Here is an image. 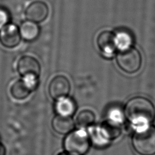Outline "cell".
I'll use <instances>...</instances> for the list:
<instances>
[{
  "mask_svg": "<svg viewBox=\"0 0 155 155\" xmlns=\"http://www.w3.org/2000/svg\"><path fill=\"white\" fill-rule=\"evenodd\" d=\"M37 83L38 79L36 78H23L22 79L16 81L12 85L11 94L16 99H24L35 89Z\"/></svg>",
  "mask_w": 155,
  "mask_h": 155,
  "instance_id": "5b68a950",
  "label": "cell"
},
{
  "mask_svg": "<svg viewBox=\"0 0 155 155\" xmlns=\"http://www.w3.org/2000/svg\"><path fill=\"white\" fill-rule=\"evenodd\" d=\"M5 152L4 146L0 142V155H5Z\"/></svg>",
  "mask_w": 155,
  "mask_h": 155,
  "instance_id": "ffe728a7",
  "label": "cell"
},
{
  "mask_svg": "<svg viewBox=\"0 0 155 155\" xmlns=\"http://www.w3.org/2000/svg\"><path fill=\"white\" fill-rule=\"evenodd\" d=\"M70 90V83L68 79L62 75H58L53 78L48 86L50 96L56 100L66 97Z\"/></svg>",
  "mask_w": 155,
  "mask_h": 155,
  "instance_id": "52a82bcc",
  "label": "cell"
},
{
  "mask_svg": "<svg viewBox=\"0 0 155 155\" xmlns=\"http://www.w3.org/2000/svg\"><path fill=\"white\" fill-rule=\"evenodd\" d=\"M116 35V44L118 48L123 50L130 47L131 43V38L126 31H119Z\"/></svg>",
  "mask_w": 155,
  "mask_h": 155,
  "instance_id": "2e32d148",
  "label": "cell"
},
{
  "mask_svg": "<svg viewBox=\"0 0 155 155\" xmlns=\"http://www.w3.org/2000/svg\"><path fill=\"white\" fill-rule=\"evenodd\" d=\"M142 62L140 53L133 47L120 50L116 56V62L119 67L129 74L138 71L141 67Z\"/></svg>",
  "mask_w": 155,
  "mask_h": 155,
  "instance_id": "277c9868",
  "label": "cell"
},
{
  "mask_svg": "<svg viewBox=\"0 0 155 155\" xmlns=\"http://www.w3.org/2000/svg\"><path fill=\"white\" fill-rule=\"evenodd\" d=\"M124 113L135 130L151 125L155 119L154 104L143 96H135L128 100Z\"/></svg>",
  "mask_w": 155,
  "mask_h": 155,
  "instance_id": "6da1fadb",
  "label": "cell"
},
{
  "mask_svg": "<svg viewBox=\"0 0 155 155\" xmlns=\"http://www.w3.org/2000/svg\"><path fill=\"white\" fill-rule=\"evenodd\" d=\"M102 137L107 141L117 139L121 134V124L111 119H107L99 128Z\"/></svg>",
  "mask_w": 155,
  "mask_h": 155,
  "instance_id": "8fae6325",
  "label": "cell"
},
{
  "mask_svg": "<svg viewBox=\"0 0 155 155\" xmlns=\"http://www.w3.org/2000/svg\"><path fill=\"white\" fill-rule=\"evenodd\" d=\"M90 140L87 133L82 130L72 131L69 133L64 141L66 152L71 155H84L88 150Z\"/></svg>",
  "mask_w": 155,
  "mask_h": 155,
  "instance_id": "3957f363",
  "label": "cell"
},
{
  "mask_svg": "<svg viewBox=\"0 0 155 155\" xmlns=\"http://www.w3.org/2000/svg\"><path fill=\"white\" fill-rule=\"evenodd\" d=\"M25 15L28 21L35 23L41 22L48 15V7L43 1H34L27 7Z\"/></svg>",
  "mask_w": 155,
  "mask_h": 155,
  "instance_id": "9c48e42d",
  "label": "cell"
},
{
  "mask_svg": "<svg viewBox=\"0 0 155 155\" xmlns=\"http://www.w3.org/2000/svg\"><path fill=\"white\" fill-rule=\"evenodd\" d=\"M59 155H71V154H70L67 153H62V154H60Z\"/></svg>",
  "mask_w": 155,
  "mask_h": 155,
  "instance_id": "44dd1931",
  "label": "cell"
},
{
  "mask_svg": "<svg viewBox=\"0 0 155 155\" xmlns=\"http://www.w3.org/2000/svg\"><path fill=\"white\" fill-rule=\"evenodd\" d=\"M9 19V16L7 12L0 8V30L7 24V22Z\"/></svg>",
  "mask_w": 155,
  "mask_h": 155,
  "instance_id": "d6986e66",
  "label": "cell"
},
{
  "mask_svg": "<svg viewBox=\"0 0 155 155\" xmlns=\"http://www.w3.org/2000/svg\"><path fill=\"white\" fill-rule=\"evenodd\" d=\"M19 30L21 36L28 41L35 40L39 34V28L36 23L28 20L22 22Z\"/></svg>",
  "mask_w": 155,
  "mask_h": 155,
  "instance_id": "5bb4252c",
  "label": "cell"
},
{
  "mask_svg": "<svg viewBox=\"0 0 155 155\" xmlns=\"http://www.w3.org/2000/svg\"><path fill=\"white\" fill-rule=\"evenodd\" d=\"M51 126L56 133L61 134H66L73 131L74 124L70 117L57 115L53 119Z\"/></svg>",
  "mask_w": 155,
  "mask_h": 155,
  "instance_id": "7c38bea8",
  "label": "cell"
},
{
  "mask_svg": "<svg viewBox=\"0 0 155 155\" xmlns=\"http://www.w3.org/2000/svg\"><path fill=\"white\" fill-rule=\"evenodd\" d=\"M97 44L99 50L105 54H112L117 48L116 35L110 31H103L97 38Z\"/></svg>",
  "mask_w": 155,
  "mask_h": 155,
  "instance_id": "30bf717a",
  "label": "cell"
},
{
  "mask_svg": "<svg viewBox=\"0 0 155 155\" xmlns=\"http://www.w3.org/2000/svg\"><path fill=\"white\" fill-rule=\"evenodd\" d=\"M108 119L121 124L124 119V114L120 108L113 107L108 111Z\"/></svg>",
  "mask_w": 155,
  "mask_h": 155,
  "instance_id": "ac0fdd59",
  "label": "cell"
},
{
  "mask_svg": "<svg viewBox=\"0 0 155 155\" xmlns=\"http://www.w3.org/2000/svg\"><path fill=\"white\" fill-rule=\"evenodd\" d=\"M88 136L90 140H91L94 143V144L99 147L105 146L109 142L102 137L99 128L91 130Z\"/></svg>",
  "mask_w": 155,
  "mask_h": 155,
  "instance_id": "e0dca14e",
  "label": "cell"
},
{
  "mask_svg": "<svg viewBox=\"0 0 155 155\" xmlns=\"http://www.w3.org/2000/svg\"><path fill=\"white\" fill-rule=\"evenodd\" d=\"M17 70L23 78L38 79L41 73V66L39 62L30 56H24L19 59Z\"/></svg>",
  "mask_w": 155,
  "mask_h": 155,
  "instance_id": "8992f818",
  "label": "cell"
},
{
  "mask_svg": "<svg viewBox=\"0 0 155 155\" xmlns=\"http://www.w3.org/2000/svg\"><path fill=\"white\" fill-rule=\"evenodd\" d=\"M76 104L70 98L64 97L57 101L55 104V111L58 115L70 117L76 111Z\"/></svg>",
  "mask_w": 155,
  "mask_h": 155,
  "instance_id": "4fadbf2b",
  "label": "cell"
},
{
  "mask_svg": "<svg viewBox=\"0 0 155 155\" xmlns=\"http://www.w3.org/2000/svg\"><path fill=\"white\" fill-rule=\"evenodd\" d=\"M131 144L139 155H155V127L150 125L136 130Z\"/></svg>",
  "mask_w": 155,
  "mask_h": 155,
  "instance_id": "7a4b0ae2",
  "label": "cell"
},
{
  "mask_svg": "<svg viewBox=\"0 0 155 155\" xmlns=\"http://www.w3.org/2000/svg\"><path fill=\"white\" fill-rule=\"evenodd\" d=\"M94 113L90 110L81 111L76 117V124L81 128H85L92 125L94 121Z\"/></svg>",
  "mask_w": 155,
  "mask_h": 155,
  "instance_id": "9a60e30c",
  "label": "cell"
},
{
  "mask_svg": "<svg viewBox=\"0 0 155 155\" xmlns=\"http://www.w3.org/2000/svg\"><path fill=\"white\" fill-rule=\"evenodd\" d=\"M19 28L14 24H7L0 30V43L6 48H14L21 41Z\"/></svg>",
  "mask_w": 155,
  "mask_h": 155,
  "instance_id": "ba28073f",
  "label": "cell"
}]
</instances>
